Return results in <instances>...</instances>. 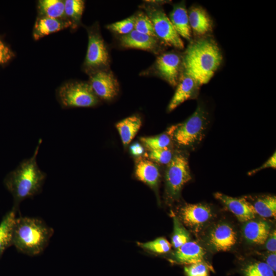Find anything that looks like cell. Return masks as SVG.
<instances>
[{"label":"cell","mask_w":276,"mask_h":276,"mask_svg":"<svg viewBox=\"0 0 276 276\" xmlns=\"http://www.w3.org/2000/svg\"><path fill=\"white\" fill-rule=\"evenodd\" d=\"M135 175L137 179L153 189L157 188L160 172L158 168L152 162L139 158L136 163Z\"/></svg>","instance_id":"obj_21"},{"label":"cell","mask_w":276,"mask_h":276,"mask_svg":"<svg viewBox=\"0 0 276 276\" xmlns=\"http://www.w3.org/2000/svg\"><path fill=\"white\" fill-rule=\"evenodd\" d=\"M188 160L182 153L173 155L165 173L166 193L170 201L179 198L183 186L191 179Z\"/></svg>","instance_id":"obj_6"},{"label":"cell","mask_w":276,"mask_h":276,"mask_svg":"<svg viewBox=\"0 0 276 276\" xmlns=\"http://www.w3.org/2000/svg\"><path fill=\"white\" fill-rule=\"evenodd\" d=\"M169 18L180 37L190 42L192 40V33L185 3L175 4L170 13Z\"/></svg>","instance_id":"obj_18"},{"label":"cell","mask_w":276,"mask_h":276,"mask_svg":"<svg viewBox=\"0 0 276 276\" xmlns=\"http://www.w3.org/2000/svg\"><path fill=\"white\" fill-rule=\"evenodd\" d=\"M106 28L122 35L128 34L134 29V15L109 24L106 26Z\"/></svg>","instance_id":"obj_32"},{"label":"cell","mask_w":276,"mask_h":276,"mask_svg":"<svg viewBox=\"0 0 276 276\" xmlns=\"http://www.w3.org/2000/svg\"><path fill=\"white\" fill-rule=\"evenodd\" d=\"M244 276H275V272L265 262H256L246 265L243 270Z\"/></svg>","instance_id":"obj_30"},{"label":"cell","mask_w":276,"mask_h":276,"mask_svg":"<svg viewBox=\"0 0 276 276\" xmlns=\"http://www.w3.org/2000/svg\"><path fill=\"white\" fill-rule=\"evenodd\" d=\"M223 56L211 36L192 39L182 54L183 71L201 86L208 83L221 65Z\"/></svg>","instance_id":"obj_1"},{"label":"cell","mask_w":276,"mask_h":276,"mask_svg":"<svg viewBox=\"0 0 276 276\" xmlns=\"http://www.w3.org/2000/svg\"><path fill=\"white\" fill-rule=\"evenodd\" d=\"M270 233V226L264 221L252 219L247 221L243 227V234L245 239L252 244H264Z\"/></svg>","instance_id":"obj_20"},{"label":"cell","mask_w":276,"mask_h":276,"mask_svg":"<svg viewBox=\"0 0 276 276\" xmlns=\"http://www.w3.org/2000/svg\"><path fill=\"white\" fill-rule=\"evenodd\" d=\"M272 168L275 169L276 168V154L275 152L273 155L260 167L253 170L248 173L249 175H252L257 172L264 169Z\"/></svg>","instance_id":"obj_36"},{"label":"cell","mask_w":276,"mask_h":276,"mask_svg":"<svg viewBox=\"0 0 276 276\" xmlns=\"http://www.w3.org/2000/svg\"><path fill=\"white\" fill-rule=\"evenodd\" d=\"M88 42L83 64L89 75L98 71L106 70L109 63L108 51L97 26L87 29Z\"/></svg>","instance_id":"obj_8"},{"label":"cell","mask_w":276,"mask_h":276,"mask_svg":"<svg viewBox=\"0 0 276 276\" xmlns=\"http://www.w3.org/2000/svg\"><path fill=\"white\" fill-rule=\"evenodd\" d=\"M84 9V1H64L65 16L71 22V28L76 29L80 25Z\"/></svg>","instance_id":"obj_25"},{"label":"cell","mask_w":276,"mask_h":276,"mask_svg":"<svg viewBox=\"0 0 276 276\" xmlns=\"http://www.w3.org/2000/svg\"><path fill=\"white\" fill-rule=\"evenodd\" d=\"M208 123V113L204 108L199 104L194 112L185 122L172 126L168 133L179 146L192 147L203 138Z\"/></svg>","instance_id":"obj_4"},{"label":"cell","mask_w":276,"mask_h":276,"mask_svg":"<svg viewBox=\"0 0 276 276\" xmlns=\"http://www.w3.org/2000/svg\"><path fill=\"white\" fill-rule=\"evenodd\" d=\"M141 142L150 151L167 148L171 143L169 134H161L158 135L141 138Z\"/></svg>","instance_id":"obj_29"},{"label":"cell","mask_w":276,"mask_h":276,"mask_svg":"<svg viewBox=\"0 0 276 276\" xmlns=\"http://www.w3.org/2000/svg\"><path fill=\"white\" fill-rule=\"evenodd\" d=\"M237 236L233 227L226 223H220L211 231L209 242L216 251L230 250L236 243Z\"/></svg>","instance_id":"obj_15"},{"label":"cell","mask_w":276,"mask_h":276,"mask_svg":"<svg viewBox=\"0 0 276 276\" xmlns=\"http://www.w3.org/2000/svg\"><path fill=\"white\" fill-rule=\"evenodd\" d=\"M37 11L38 16L58 19L65 18L64 1L40 0L37 3Z\"/></svg>","instance_id":"obj_24"},{"label":"cell","mask_w":276,"mask_h":276,"mask_svg":"<svg viewBox=\"0 0 276 276\" xmlns=\"http://www.w3.org/2000/svg\"><path fill=\"white\" fill-rule=\"evenodd\" d=\"M192 33L196 38L210 35L213 30V21L201 6H192L188 11Z\"/></svg>","instance_id":"obj_13"},{"label":"cell","mask_w":276,"mask_h":276,"mask_svg":"<svg viewBox=\"0 0 276 276\" xmlns=\"http://www.w3.org/2000/svg\"><path fill=\"white\" fill-rule=\"evenodd\" d=\"M203 248L197 242L189 241L178 248L172 254V261L184 265L196 263H206Z\"/></svg>","instance_id":"obj_17"},{"label":"cell","mask_w":276,"mask_h":276,"mask_svg":"<svg viewBox=\"0 0 276 276\" xmlns=\"http://www.w3.org/2000/svg\"><path fill=\"white\" fill-rule=\"evenodd\" d=\"M137 245L147 250L156 254L167 253L171 248V244L163 237H159L145 243L137 242Z\"/></svg>","instance_id":"obj_31"},{"label":"cell","mask_w":276,"mask_h":276,"mask_svg":"<svg viewBox=\"0 0 276 276\" xmlns=\"http://www.w3.org/2000/svg\"><path fill=\"white\" fill-rule=\"evenodd\" d=\"M134 30L157 38L151 20L147 14L143 11L139 12L134 15Z\"/></svg>","instance_id":"obj_28"},{"label":"cell","mask_w":276,"mask_h":276,"mask_svg":"<svg viewBox=\"0 0 276 276\" xmlns=\"http://www.w3.org/2000/svg\"><path fill=\"white\" fill-rule=\"evenodd\" d=\"M89 75L88 83L98 98L110 100L117 96L119 91V85L111 71L107 69L100 70Z\"/></svg>","instance_id":"obj_10"},{"label":"cell","mask_w":276,"mask_h":276,"mask_svg":"<svg viewBox=\"0 0 276 276\" xmlns=\"http://www.w3.org/2000/svg\"><path fill=\"white\" fill-rule=\"evenodd\" d=\"M149 155L152 160L161 164H168L173 156L172 151L168 148L150 150Z\"/></svg>","instance_id":"obj_34"},{"label":"cell","mask_w":276,"mask_h":276,"mask_svg":"<svg viewBox=\"0 0 276 276\" xmlns=\"http://www.w3.org/2000/svg\"><path fill=\"white\" fill-rule=\"evenodd\" d=\"M265 247L268 251L276 252V232L275 230L270 233L266 241Z\"/></svg>","instance_id":"obj_37"},{"label":"cell","mask_w":276,"mask_h":276,"mask_svg":"<svg viewBox=\"0 0 276 276\" xmlns=\"http://www.w3.org/2000/svg\"><path fill=\"white\" fill-rule=\"evenodd\" d=\"M14 56L12 51L0 39V63H5Z\"/></svg>","instance_id":"obj_35"},{"label":"cell","mask_w":276,"mask_h":276,"mask_svg":"<svg viewBox=\"0 0 276 276\" xmlns=\"http://www.w3.org/2000/svg\"><path fill=\"white\" fill-rule=\"evenodd\" d=\"M142 7L151 20L159 41L166 45L177 49L184 48L183 41L162 8L153 4L144 5Z\"/></svg>","instance_id":"obj_7"},{"label":"cell","mask_w":276,"mask_h":276,"mask_svg":"<svg viewBox=\"0 0 276 276\" xmlns=\"http://www.w3.org/2000/svg\"><path fill=\"white\" fill-rule=\"evenodd\" d=\"M153 68L157 76L176 86L183 71L182 54L175 51L163 53L157 57Z\"/></svg>","instance_id":"obj_9"},{"label":"cell","mask_w":276,"mask_h":276,"mask_svg":"<svg viewBox=\"0 0 276 276\" xmlns=\"http://www.w3.org/2000/svg\"><path fill=\"white\" fill-rule=\"evenodd\" d=\"M17 212L12 208L3 217L0 223V258L5 250L12 245L13 230Z\"/></svg>","instance_id":"obj_22"},{"label":"cell","mask_w":276,"mask_h":276,"mask_svg":"<svg viewBox=\"0 0 276 276\" xmlns=\"http://www.w3.org/2000/svg\"><path fill=\"white\" fill-rule=\"evenodd\" d=\"M56 95L63 108L92 107L99 102L88 82H66L58 88Z\"/></svg>","instance_id":"obj_5"},{"label":"cell","mask_w":276,"mask_h":276,"mask_svg":"<svg viewBox=\"0 0 276 276\" xmlns=\"http://www.w3.org/2000/svg\"><path fill=\"white\" fill-rule=\"evenodd\" d=\"M182 222L195 232L198 231L212 217L211 208L201 203L187 204L180 210Z\"/></svg>","instance_id":"obj_11"},{"label":"cell","mask_w":276,"mask_h":276,"mask_svg":"<svg viewBox=\"0 0 276 276\" xmlns=\"http://www.w3.org/2000/svg\"><path fill=\"white\" fill-rule=\"evenodd\" d=\"M190 236L179 220L173 216V232L172 236V244L177 249L189 241Z\"/></svg>","instance_id":"obj_27"},{"label":"cell","mask_w":276,"mask_h":276,"mask_svg":"<svg viewBox=\"0 0 276 276\" xmlns=\"http://www.w3.org/2000/svg\"><path fill=\"white\" fill-rule=\"evenodd\" d=\"M268 266L274 272L276 271V253L272 252L268 255L265 262Z\"/></svg>","instance_id":"obj_38"},{"label":"cell","mask_w":276,"mask_h":276,"mask_svg":"<svg viewBox=\"0 0 276 276\" xmlns=\"http://www.w3.org/2000/svg\"><path fill=\"white\" fill-rule=\"evenodd\" d=\"M215 198L221 201L241 222H247L255 218L254 206L244 198H234L221 193H216Z\"/></svg>","instance_id":"obj_14"},{"label":"cell","mask_w":276,"mask_h":276,"mask_svg":"<svg viewBox=\"0 0 276 276\" xmlns=\"http://www.w3.org/2000/svg\"><path fill=\"white\" fill-rule=\"evenodd\" d=\"M201 85L193 77L182 71L177 88L168 107L169 112L189 99L197 98Z\"/></svg>","instance_id":"obj_12"},{"label":"cell","mask_w":276,"mask_h":276,"mask_svg":"<svg viewBox=\"0 0 276 276\" xmlns=\"http://www.w3.org/2000/svg\"><path fill=\"white\" fill-rule=\"evenodd\" d=\"M256 214L264 218H275L276 197L267 195L258 198L252 204Z\"/></svg>","instance_id":"obj_26"},{"label":"cell","mask_w":276,"mask_h":276,"mask_svg":"<svg viewBox=\"0 0 276 276\" xmlns=\"http://www.w3.org/2000/svg\"><path fill=\"white\" fill-rule=\"evenodd\" d=\"M120 42L121 45L124 48L141 49L154 53L158 52L160 49L157 38L134 30L128 34L122 35Z\"/></svg>","instance_id":"obj_16"},{"label":"cell","mask_w":276,"mask_h":276,"mask_svg":"<svg viewBox=\"0 0 276 276\" xmlns=\"http://www.w3.org/2000/svg\"><path fill=\"white\" fill-rule=\"evenodd\" d=\"M71 22L67 19H58L45 16H38L35 21L33 36L35 40L58 32L65 28L71 27Z\"/></svg>","instance_id":"obj_19"},{"label":"cell","mask_w":276,"mask_h":276,"mask_svg":"<svg viewBox=\"0 0 276 276\" xmlns=\"http://www.w3.org/2000/svg\"><path fill=\"white\" fill-rule=\"evenodd\" d=\"M141 125V119L137 116L125 118L116 124V128L124 146H127L131 142Z\"/></svg>","instance_id":"obj_23"},{"label":"cell","mask_w":276,"mask_h":276,"mask_svg":"<svg viewBox=\"0 0 276 276\" xmlns=\"http://www.w3.org/2000/svg\"><path fill=\"white\" fill-rule=\"evenodd\" d=\"M54 234V229L39 218L16 217L13 230L12 245L18 251L35 256L43 252Z\"/></svg>","instance_id":"obj_3"},{"label":"cell","mask_w":276,"mask_h":276,"mask_svg":"<svg viewBox=\"0 0 276 276\" xmlns=\"http://www.w3.org/2000/svg\"><path fill=\"white\" fill-rule=\"evenodd\" d=\"M41 142L39 140L33 156L24 160L4 179L5 187L13 197L12 208L17 211L22 201L38 194L42 190L47 175L39 169L36 161Z\"/></svg>","instance_id":"obj_2"},{"label":"cell","mask_w":276,"mask_h":276,"mask_svg":"<svg viewBox=\"0 0 276 276\" xmlns=\"http://www.w3.org/2000/svg\"><path fill=\"white\" fill-rule=\"evenodd\" d=\"M186 276H209V266L206 263L192 264L184 268Z\"/></svg>","instance_id":"obj_33"},{"label":"cell","mask_w":276,"mask_h":276,"mask_svg":"<svg viewBox=\"0 0 276 276\" xmlns=\"http://www.w3.org/2000/svg\"><path fill=\"white\" fill-rule=\"evenodd\" d=\"M130 151L132 154L138 156L143 153V148L139 143H135L131 146Z\"/></svg>","instance_id":"obj_39"}]
</instances>
